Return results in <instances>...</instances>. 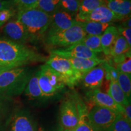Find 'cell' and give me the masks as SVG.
<instances>
[{"instance_id":"1","label":"cell","mask_w":131,"mask_h":131,"mask_svg":"<svg viewBox=\"0 0 131 131\" xmlns=\"http://www.w3.org/2000/svg\"><path fill=\"white\" fill-rule=\"evenodd\" d=\"M43 61L45 57L25 45L0 38V66L14 69Z\"/></svg>"},{"instance_id":"2","label":"cell","mask_w":131,"mask_h":131,"mask_svg":"<svg viewBox=\"0 0 131 131\" xmlns=\"http://www.w3.org/2000/svg\"><path fill=\"white\" fill-rule=\"evenodd\" d=\"M52 16L38 8L18 10L17 19L24 26L30 41L40 40L46 33Z\"/></svg>"},{"instance_id":"3","label":"cell","mask_w":131,"mask_h":131,"mask_svg":"<svg viewBox=\"0 0 131 131\" xmlns=\"http://www.w3.org/2000/svg\"><path fill=\"white\" fill-rule=\"evenodd\" d=\"M32 75L29 69L24 67L4 72L0 75V94L11 98L20 95Z\"/></svg>"},{"instance_id":"4","label":"cell","mask_w":131,"mask_h":131,"mask_svg":"<svg viewBox=\"0 0 131 131\" xmlns=\"http://www.w3.org/2000/svg\"><path fill=\"white\" fill-rule=\"evenodd\" d=\"M46 64L60 75L66 86L70 88L78 84L83 74L75 70L68 58L51 53L46 60Z\"/></svg>"},{"instance_id":"5","label":"cell","mask_w":131,"mask_h":131,"mask_svg":"<svg viewBox=\"0 0 131 131\" xmlns=\"http://www.w3.org/2000/svg\"><path fill=\"white\" fill-rule=\"evenodd\" d=\"M38 83L45 98L57 95L66 86L60 75L46 64L41 66L39 70Z\"/></svg>"},{"instance_id":"6","label":"cell","mask_w":131,"mask_h":131,"mask_svg":"<svg viewBox=\"0 0 131 131\" xmlns=\"http://www.w3.org/2000/svg\"><path fill=\"white\" fill-rule=\"evenodd\" d=\"M87 35L78 22L69 28L46 38L48 46L57 47H68L80 43Z\"/></svg>"},{"instance_id":"7","label":"cell","mask_w":131,"mask_h":131,"mask_svg":"<svg viewBox=\"0 0 131 131\" xmlns=\"http://www.w3.org/2000/svg\"><path fill=\"white\" fill-rule=\"evenodd\" d=\"M118 114L112 109L95 105L88 112V117L96 131H106Z\"/></svg>"},{"instance_id":"8","label":"cell","mask_w":131,"mask_h":131,"mask_svg":"<svg viewBox=\"0 0 131 131\" xmlns=\"http://www.w3.org/2000/svg\"><path fill=\"white\" fill-rule=\"evenodd\" d=\"M5 131H38L37 123L29 111L15 108Z\"/></svg>"},{"instance_id":"9","label":"cell","mask_w":131,"mask_h":131,"mask_svg":"<svg viewBox=\"0 0 131 131\" xmlns=\"http://www.w3.org/2000/svg\"><path fill=\"white\" fill-rule=\"evenodd\" d=\"M78 122V111L77 100L68 98L62 103L60 110V123L63 129L75 128Z\"/></svg>"},{"instance_id":"10","label":"cell","mask_w":131,"mask_h":131,"mask_svg":"<svg viewBox=\"0 0 131 131\" xmlns=\"http://www.w3.org/2000/svg\"><path fill=\"white\" fill-rule=\"evenodd\" d=\"M75 19L77 22L94 21L101 23H111L113 21L122 20L120 17L112 12L105 4L100 6L88 14L76 15Z\"/></svg>"},{"instance_id":"11","label":"cell","mask_w":131,"mask_h":131,"mask_svg":"<svg viewBox=\"0 0 131 131\" xmlns=\"http://www.w3.org/2000/svg\"><path fill=\"white\" fill-rule=\"evenodd\" d=\"M76 23V20L73 18L71 14L60 9L52 15L51 21L46 31V37L66 30Z\"/></svg>"},{"instance_id":"12","label":"cell","mask_w":131,"mask_h":131,"mask_svg":"<svg viewBox=\"0 0 131 131\" xmlns=\"http://www.w3.org/2000/svg\"><path fill=\"white\" fill-rule=\"evenodd\" d=\"M50 53L66 58H98L96 53L91 51L81 43L76 44L66 48L53 49L50 51Z\"/></svg>"},{"instance_id":"13","label":"cell","mask_w":131,"mask_h":131,"mask_svg":"<svg viewBox=\"0 0 131 131\" xmlns=\"http://www.w3.org/2000/svg\"><path fill=\"white\" fill-rule=\"evenodd\" d=\"M3 33L6 38L13 42L25 45L30 41L25 27L18 19L10 21L5 24Z\"/></svg>"},{"instance_id":"14","label":"cell","mask_w":131,"mask_h":131,"mask_svg":"<svg viewBox=\"0 0 131 131\" xmlns=\"http://www.w3.org/2000/svg\"><path fill=\"white\" fill-rule=\"evenodd\" d=\"M88 98L94 103L96 106L108 108L116 112L123 114V108L115 102L114 100L107 94L103 92L100 89L89 90L87 92Z\"/></svg>"},{"instance_id":"15","label":"cell","mask_w":131,"mask_h":131,"mask_svg":"<svg viewBox=\"0 0 131 131\" xmlns=\"http://www.w3.org/2000/svg\"><path fill=\"white\" fill-rule=\"evenodd\" d=\"M105 78V70L104 66H96L83 75L82 81L83 86L90 90L99 89Z\"/></svg>"},{"instance_id":"16","label":"cell","mask_w":131,"mask_h":131,"mask_svg":"<svg viewBox=\"0 0 131 131\" xmlns=\"http://www.w3.org/2000/svg\"><path fill=\"white\" fill-rule=\"evenodd\" d=\"M16 107L13 98L0 94V131H5Z\"/></svg>"},{"instance_id":"17","label":"cell","mask_w":131,"mask_h":131,"mask_svg":"<svg viewBox=\"0 0 131 131\" xmlns=\"http://www.w3.org/2000/svg\"><path fill=\"white\" fill-rule=\"evenodd\" d=\"M104 4L122 19L130 16V0H104Z\"/></svg>"},{"instance_id":"18","label":"cell","mask_w":131,"mask_h":131,"mask_svg":"<svg viewBox=\"0 0 131 131\" xmlns=\"http://www.w3.org/2000/svg\"><path fill=\"white\" fill-rule=\"evenodd\" d=\"M119 35V33L117 27L110 26L101 36V45L102 52L106 55L111 54L114 45Z\"/></svg>"},{"instance_id":"19","label":"cell","mask_w":131,"mask_h":131,"mask_svg":"<svg viewBox=\"0 0 131 131\" xmlns=\"http://www.w3.org/2000/svg\"><path fill=\"white\" fill-rule=\"evenodd\" d=\"M68 59L73 68L83 75L95 67L102 64L105 62L104 60L98 58L91 59L69 58Z\"/></svg>"},{"instance_id":"20","label":"cell","mask_w":131,"mask_h":131,"mask_svg":"<svg viewBox=\"0 0 131 131\" xmlns=\"http://www.w3.org/2000/svg\"><path fill=\"white\" fill-rule=\"evenodd\" d=\"M78 111V122L73 131H96L91 125L88 117V111L84 103L77 100Z\"/></svg>"},{"instance_id":"21","label":"cell","mask_w":131,"mask_h":131,"mask_svg":"<svg viewBox=\"0 0 131 131\" xmlns=\"http://www.w3.org/2000/svg\"><path fill=\"white\" fill-rule=\"evenodd\" d=\"M39 70L31 76L24 89V94L30 100H40L43 98L38 83Z\"/></svg>"},{"instance_id":"22","label":"cell","mask_w":131,"mask_h":131,"mask_svg":"<svg viewBox=\"0 0 131 131\" xmlns=\"http://www.w3.org/2000/svg\"><path fill=\"white\" fill-rule=\"evenodd\" d=\"M107 94L114 100L115 102L122 106V107L129 103H130L120 88L119 84H118L117 81H110Z\"/></svg>"},{"instance_id":"23","label":"cell","mask_w":131,"mask_h":131,"mask_svg":"<svg viewBox=\"0 0 131 131\" xmlns=\"http://www.w3.org/2000/svg\"><path fill=\"white\" fill-rule=\"evenodd\" d=\"M82 29L86 35L101 36L111 23H101L87 21V22H78Z\"/></svg>"},{"instance_id":"24","label":"cell","mask_w":131,"mask_h":131,"mask_svg":"<svg viewBox=\"0 0 131 131\" xmlns=\"http://www.w3.org/2000/svg\"><path fill=\"white\" fill-rule=\"evenodd\" d=\"M130 48L131 47L129 46L125 38L119 34L115 42L110 55H112L114 58H117L130 52Z\"/></svg>"},{"instance_id":"25","label":"cell","mask_w":131,"mask_h":131,"mask_svg":"<svg viewBox=\"0 0 131 131\" xmlns=\"http://www.w3.org/2000/svg\"><path fill=\"white\" fill-rule=\"evenodd\" d=\"M104 4V0H81L80 1L79 8L76 15L88 14Z\"/></svg>"},{"instance_id":"26","label":"cell","mask_w":131,"mask_h":131,"mask_svg":"<svg viewBox=\"0 0 131 131\" xmlns=\"http://www.w3.org/2000/svg\"><path fill=\"white\" fill-rule=\"evenodd\" d=\"M37 8L52 16L60 9V0H38Z\"/></svg>"},{"instance_id":"27","label":"cell","mask_w":131,"mask_h":131,"mask_svg":"<svg viewBox=\"0 0 131 131\" xmlns=\"http://www.w3.org/2000/svg\"><path fill=\"white\" fill-rule=\"evenodd\" d=\"M80 43L83 44L94 53L102 52L101 45V36L87 35Z\"/></svg>"},{"instance_id":"28","label":"cell","mask_w":131,"mask_h":131,"mask_svg":"<svg viewBox=\"0 0 131 131\" xmlns=\"http://www.w3.org/2000/svg\"><path fill=\"white\" fill-rule=\"evenodd\" d=\"M106 131H131V123L121 113H119Z\"/></svg>"},{"instance_id":"29","label":"cell","mask_w":131,"mask_h":131,"mask_svg":"<svg viewBox=\"0 0 131 131\" xmlns=\"http://www.w3.org/2000/svg\"><path fill=\"white\" fill-rule=\"evenodd\" d=\"M117 83L124 94L130 102L131 99V75L126 73L118 72Z\"/></svg>"},{"instance_id":"30","label":"cell","mask_w":131,"mask_h":131,"mask_svg":"<svg viewBox=\"0 0 131 131\" xmlns=\"http://www.w3.org/2000/svg\"><path fill=\"white\" fill-rule=\"evenodd\" d=\"M80 0H60V8L72 15L78 12Z\"/></svg>"},{"instance_id":"31","label":"cell","mask_w":131,"mask_h":131,"mask_svg":"<svg viewBox=\"0 0 131 131\" xmlns=\"http://www.w3.org/2000/svg\"><path fill=\"white\" fill-rule=\"evenodd\" d=\"M18 10L37 8L38 0H12Z\"/></svg>"},{"instance_id":"32","label":"cell","mask_w":131,"mask_h":131,"mask_svg":"<svg viewBox=\"0 0 131 131\" xmlns=\"http://www.w3.org/2000/svg\"><path fill=\"white\" fill-rule=\"evenodd\" d=\"M105 70V78L109 81H117L118 72L115 68L105 61L103 63Z\"/></svg>"},{"instance_id":"33","label":"cell","mask_w":131,"mask_h":131,"mask_svg":"<svg viewBox=\"0 0 131 131\" xmlns=\"http://www.w3.org/2000/svg\"><path fill=\"white\" fill-rule=\"evenodd\" d=\"M116 69L118 72L131 75V56L129 55L123 61L116 64Z\"/></svg>"},{"instance_id":"34","label":"cell","mask_w":131,"mask_h":131,"mask_svg":"<svg viewBox=\"0 0 131 131\" xmlns=\"http://www.w3.org/2000/svg\"><path fill=\"white\" fill-rule=\"evenodd\" d=\"M15 14L14 9H4L0 11V24H4L7 23Z\"/></svg>"},{"instance_id":"35","label":"cell","mask_w":131,"mask_h":131,"mask_svg":"<svg viewBox=\"0 0 131 131\" xmlns=\"http://www.w3.org/2000/svg\"><path fill=\"white\" fill-rule=\"evenodd\" d=\"M117 29L119 34L125 38L129 46L131 47V28H125L120 26Z\"/></svg>"},{"instance_id":"36","label":"cell","mask_w":131,"mask_h":131,"mask_svg":"<svg viewBox=\"0 0 131 131\" xmlns=\"http://www.w3.org/2000/svg\"><path fill=\"white\" fill-rule=\"evenodd\" d=\"M14 7L12 0H0V11L4 9H14Z\"/></svg>"},{"instance_id":"37","label":"cell","mask_w":131,"mask_h":131,"mask_svg":"<svg viewBox=\"0 0 131 131\" xmlns=\"http://www.w3.org/2000/svg\"><path fill=\"white\" fill-rule=\"evenodd\" d=\"M123 112L122 115L125 117V118L127 119L129 123H131V105L130 103L124 106L123 107Z\"/></svg>"},{"instance_id":"38","label":"cell","mask_w":131,"mask_h":131,"mask_svg":"<svg viewBox=\"0 0 131 131\" xmlns=\"http://www.w3.org/2000/svg\"><path fill=\"white\" fill-rule=\"evenodd\" d=\"M130 22H131V18L130 16L129 17H127L126 20L124 21V22L123 23L122 25L121 26L123 27H125V28H131Z\"/></svg>"},{"instance_id":"39","label":"cell","mask_w":131,"mask_h":131,"mask_svg":"<svg viewBox=\"0 0 131 131\" xmlns=\"http://www.w3.org/2000/svg\"><path fill=\"white\" fill-rule=\"evenodd\" d=\"M9 69H8L6 68H4V67L0 66V75L2 74L4 72L6 71V70H9Z\"/></svg>"},{"instance_id":"40","label":"cell","mask_w":131,"mask_h":131,"mask_svg":"<svg viewBox=\"0 0 131 131\" xmlns=\"http://www.w3.org/2000/svg\"><path fill=\"white\" fill-rule=\"evenodd\" d=\"M62 131H73V130L71 129H62Z\"/></svg>"},{"instance_id":"41","label":"cell","mask_w":131,"mask_h":131,"mask_svg":"<svg viewBox=\"0 0 131 131\" xmlns=\"http://www.w3.org/2000/svg\"><path fill=\"white\" fill-rule=\"evenodd\" d=\"M62 129H63V128H62V127L60 126V127H59L58 129H57L55 131H62Z\"/></svg>"},{"instance_id":"42","label":"cell","mask_w":131,"mask_h":131,"mask_svg":"<svg viewBox=\"0 0 131 131\" xmlns=\"http://www.w3.org/2000/svg\"><path fill=\"white\" fill-rule=\"evenodd\" d=\"M3 25H2V24H0V27H1V26H2Z\"/></svg>"}]
</instances>
